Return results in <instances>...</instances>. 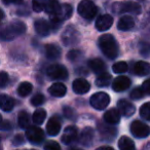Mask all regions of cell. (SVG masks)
Returning a JSON list of instances; mask_svg holds the SVG:
<instances>
[{"label":"cell","mask_w":150,"mask_h":150,"mask_svg":"<svg viewBox=\"0 0 150 150\" xmlns=\"http://www.w3.org/2000/svg\"><path fill=\"white\" fill-rule=\"evenodd\" d=\"M99 46L102 52L110 60H114L118 54V45L111 34H105L99 38Z\"/></svg>","instance_id":"obj_1"},{"label":"cell","mask_w":150,"mask_h":150,"mask_svg":"<svg viewBox=\"0 0 150 150\" xmlns=\"http://www.w3.org/2000/svg\"><path fill=\"white\" fill-rule=\"evenodd\" d=\"M26 32V25L21 21L11 22L7 26L0 29V39L3 41H9L15 39L17 36Z\"/></svg>","instance_id":"obj_2"},{"label":"cell","mask_w":150,"mask_h":150,"mask_svg":"<svg viewBox=\"0 0 150 150\" xmlns=\"http://www.w3.org/2000/svg\"><path fill=\"white\" fill-rule=\"evenodd\" d=\"M78 13L86 20H93L98 13V7L92 0H82L78 4Z\"/></svg>","instance_id":"obj_3"},{"label":"cell","mask_w":150,"mask_h":150,"mask_svg":"<svg viewBox=\"0 0 150 150\" xmlns=\"http://www.w3.org/2000/svg\"><path fill=\"white\" fill-rule=\"evenodd\" d=\"M47 76L52 80H65L68 78V71L64 65L61 64H54L48 67Z\"/></svg>","instance_id":"obj_4"},{"label":"cell","mask_w":150,"mask_h":150,"mask_svg":"<svg viewBox=\"0 0 150 150\" xmlns=\"http://www.w3.org/2000/svg\"><path fill=\"white\" fill-rule=\"evenodd\" d=\"M90 103L97 110H103V109H106V107L110 103V97L106 93L99 92L91 97Z\"/></svg>","instance_id":"obj_5"},{"label":"cell","mask_w":150,"mask_h":150,"mask_svg":"<svg viewBox=\"0 0 150 150\" xmlns=\"http://www.w3.org/2000/svg\"><path fill=\"white\" fill-rule=\"evenodd\" d=\"M113 11L117 13H133V15H139L141 13V6L136 2H121L116 3L113 6Z\"/></svg>","instance_id":"obj_6"},{"label":"cell","mask_w":150,"mask_h":150,"mask_svg":"<svg viewBox=\"0 0 150 150\" xmlns=\"http://www.w3.org/2000/svg\"><path fill=\"white\" fill-rule=\"evenodd\" d=\"M80 39L79 33L73 26H69L65 29L62 34V41L64 45L70 46L73 44H76Z\"/></svg>","instance_id":"obj_7"},{"label":"cell","mask_w":150,"mask_h":150,"mask_svg":"<svg viewBox=\"0 0 150 150\" xmlns=\"http://www.w3.org/2000/svg\"><path fill=\"white\" fill-rule=\"evenodd\" d=\"M131 133L133 134L134 137L142 139V138H146L149 136L150 127L142 121L135 120L131 125Z\"/></svg>","instance_id":"obj_8"},{"label":"cell","mask_w":150,"mask_h":150,"mask_svg":"<svg viewBox=\"0 0 150 150\" xmlns=\"http://www.w3.org/2000/svg\"><path fill=\"white\" fill-rule=\"evenodd\" d=\"M26 137L31 143L40 144L41 142H43L45 136H44V132L40 127H29L26 131Z\"/></svg>","instance_id":"obj_9"},{"label":"cell","mask_w":150,"mask_h":150,"mask_svg":"<svg viewBox=\"0 0 150 150\" xmlns=\"http://www.w3.org/2000/svg\"><path fill=\"white\" fill-rule=\"evenodd\" d=\"M117 108H118L120 114H122L123 116H127V117L132 116L136 111L135 105H134L133 103L129 102V101L125 100V99L118 101V103H117Z\"/></svg>","instance_id":"obj_10"},{"label":"cell","mask_w":150,"mask_h":150,"mask_svg":"<svg viewBox=\"0 0 150 150\" xmlns=\"http://www.w3.org/2000/svg\"><path fill=\"white\" fill-rule=\"evenodd\" d=\"M72 90L74 93L78 95H83L86 94L88 91L91 90V84L88 80L83 79V78H77L75 79L72 83Z\"/></svg>","instance_id":"obj_11"},{"label":"cell","mask_w":150,"mask_h":150,"mask_svg":"<svg viewBox=\"0 0 150 150\" xmlns=\"http://www.w3.org/2000/svg\"><path fill=\"white\" fill-rule=\"evenodd\" d=\"M113 24V18L110 15H102L97 19L96 21V28L98 31L104 32L110 29Z\"/></svg>","instance_id":"obj_12"},{"label":"cell","mask_w":150,"mask_h":150,"mask_svg":"<svg viewBox=\"0 0 150 150\" xmlns=\"http://www.w3.org/2000/svg\"><path fill=\"white\" fill-rule=\"evenodd\" d=\"M131 86V79L127 76H118L115 78L114 81L112 83V90L114 92H123V91L127 90Z\"/></svg>","instance_id":"obj_13"},{"label":"cell","mask_w":150,"mask_h":150,"mask_svg":"<svg viewBox=\"0 0 150 150\" xmlns=\"http://www.w3.org/2000/svg\"><path fill=\"white\" fill-rule=\"evenodd\" d=\"M77 137H78L77 129L75 127H73V125H71V127H68L65 129L64 134L62 136V141L64 144L69 145V144L73 143L75 140L77 139Z\"/></svg>","instance_id":"obj_14"},{"label":"cell","mask_w":150,"mask_h":150,"mask_svg":"<svg viewBox=\"0 0 150 150\" xmlns=\"http://www.w3.org/2000/svg\"><path fill=\"white\" fill-rule=\"evenodd\" d=\"M34 28H35V31L38 35L42 36V37H45L48 34L50 33V24H48L45 20H37L34 24Z\"/></svg>","instance_id":"obj_15"},{"label":"cell","mask_w":150,"mask_h":150,"mask_svg":"<svg viewBox=\"0 0 150 150\" xmlns=\"http://www.w3.org/2000/svg\"><path fill=\"white\" fill-rule=\"evenodd\" d=\"M46 131L50 136H57L61 131V120L58 116H52L46 125Z\"/></svg>","instance_id":"obj_16"},{"label":"cell","mask_w":150,"mask_h":150,"mask_svg":"<svg viewBox=\"0 0 150 150\" xmlns=\"http://www.w3.org/2000/svg\"><path fill=\"white\" fill-rule=\"evenodd\" d=\"M104 120L109 125H117L120 120V112L118 109H109L105 112Z\"/></svg>","instance_id":"obj_17"},{"label":"cell","mask_w":150,"mask_h":150,"mask_svg":"<svg viewBox=\"0 0 150 150\" xmlns=\"http://www.w3.org/2000/svg\"><path fill=\"white\" fill-rule=\"evenodd\" d=\"M48 93L52 95V97H57V98H62L66 95L67 88L65 84L62 82H56V83L52 84L48 88Z\"/></svg>","instance_id":"obj_18"},{"label":"cell","mask_w":150,"mask_h":150,"mask_svg":"<svg viewBox=\"0 0 150 150\" xmlns=\"http://www.w3.org/2000/svg\"><path fill=\"white\" fill-rule=\"evenodd\" d=\"M135 26V21L131 16H123L117 24V28L120 31H129Z\"/></svg>","instance_id":"obj_19"},{"label":"cell","mask_w":150,"mask_h":150,"mask_svg":"<svg viewBox=\"0 0 150 150\" xmlns=\"http://www.w3.org/2000/svg\"><path fill=\"white\" fill-rule=\"evenodd\" d=\"M88 67L90 69L96 74H101V73L106 71V65L101 59H93L88 61Z\"/></svg>","instance_id":"obj_20"},{"label":"cell","mask_w":150,"mask_h":150,"mask_svg":"<svg viewBox=\"0 0 150 150\" xmlns=\"http://www.w3.org/2000/svg\"><path fill=\"white\" fill-rule=\"evenodd\" d=\"M79 140L82 145L86 146V147H88L93 143V140H94V129H91V127H86L80 134Z\"/></svg>","instance_id":"obj_21"},{"label":"cell","mask_w":150,"mask_h":150,"mask_svg":"<svg viewBox=\"0 0 150 150\" xmlns=\"http://www.w3.org/2000/svg\"><path fill=\"white\" fill-rule=\"evenodd\" d=\"M134 72L139 76H145L150 73V64L145 61H139L134 66Z\"/></svg>","instance_id":"obj_22"},{"label":"cell","mask_w":150,"mask_h":150,"mask_svg":"<svg viewBox=\"0 0 150 150\" xmlns=\"http://www.w3.org/2000/svg\"><path fill=\"white\" fill-rule=\"evenodd\" d=\"M72 13H73V8L70 4H62L60 11H58V13H56L54 16H50V17H56L59 20L64 22L65 20L69 19L72 16Z\"/></svg>","instance_id":"obj_23"},{"label":"cell","mask_w":150,"mask_h":150,"mask_svg":"<svg viewBox=\"0 0 150 150\" xmlns=\"http://www.w3.org/2000/svg\"><path fill=\"white\" fill-rule=\"evenodd\" d=\"M44 52H45L46 58L50 60H56L61 57V50L59 46L54 45V44H47L44 47Z\"/></svg>","instance_id":"obj_24"},{"label":"cell","mask_w":150,"mask_h":150,"mask_svg":"<svg viewBox=\"0 0 150 150\" xmlns=\"http://www.w3.org/2000/svg\"><path fill=\"white\" fill-rule=\"evenodd\" d=\"M15 106V101L11 97L6 95H0V109L3 111H11L13 110Z\"/></svg>","instance_id":"obj_25"},{"label":"cell","mask_w":150,"mask_h":150,"mask_svg":"<svg viewBox=\"0 0 150 150\" xmlns=\"http://www.w3.org/2000/svg\"><path fill=\"white\" fill-rule=\"evenodd\" d=\"M60 8H61V4L59 3L58 0H47L45 7H44V11H45V13L47 15L54 16L56 13H58Z\"/></svg>","instance_id":"obj_26"},{"label":"cell","mask_w":150,"mask_h":150,"mask_svg":"<svg viewBox=\"0 0 150 150\" xmlns=\"http://www.w3.org/2000/svg\"><path fill=\"white\" fill-rule=\"evenodd\" d=\"M118 148L121 150H134L136 146L131 138L127 137V136H122L118 141Z\"/></svg>","instance_id":"obj_27"},{"label":"cell","mask_w":150,"mask_h":150,"mask_svg":"<svg viewBox=\"0 0 150 150\" xmlns=\"http://www.w3.org/2000/svg\"><path fill=\"white\" fill-rule=\"evenodd\" d=\"M100 133L102 135L103 138L107 140H111L116 136V129L114 127H108V125H104L102 123H100Z\"/></svg>","instance_id":"obj_28"},{"label":"cell","mask_w":150,"mask_h":150,"mask_svg":"<svg viewBox=\"0 0 150 150\" xmlns=\"http://www.w3.org/2000/svg\"><path fill=\"white\" fill-rule=\"evenodd\" d=\"M18 122L22 129H28L31 123V116L26 111H21L18 115Z\"/></svg>","instance_id":"obj_29"},{"label":"cell","mask_w":150,"mask_h":150,"mask_svg":"<svg viewBox=\"0 0 150 150\" xmlns=\"http://www.w3.org/2000/svg\"><path fill=\"white\" fill-rule=\"evenodd\" d=\"M111 82V75L107 73L106 71L101 74H99L98 78L96 79V84L99 88H106Z\"/></svg>","instance_id":"obj_30"},{"label":"cell","mask_w":150,"mask_h":150,"mask_svg":"<svg viewBox=\"0 0 150 150\" xmlns=\"http://www.w3.org/2000/svg\"><path fill=\"white\" fill-rule=\"evenodd\" d=\"M32 90H33V86H32L30 82L24 81V82H22L19 86V88H18V94L21 97H26L32 92Z\"/></svg>","instance_id":"obj_31"},{"label":"cell","mask_w":150,"mask_h":150,"mask_svg":"<svg viewBox=\"0 0 150 150\" xmlns=\"http://www.w3.org/2000/svg\"><path fill=\"white\" fill-rule=\"evenodd\" d=\"M45 117H46V111L44 109H37L33 113L32 119H33V122L35 125H41V123H43Z\"/></svg>","instance_id":"obj_32"},{"label":"cell","mask_w":150,"mask_h":150,"mask_svg":"<svg viewBox=\"0 0 150 150\" xmlns=\"http://www.w3.org/2000/svg\"><path fill=\"white\" fill-rule=\"evenodd\" d=\"M127 64L125 62H117L112 66V70L116 74H122L127 71Z\"/></svg>","instance_id":"obj_33"},{"label":"cell","mask_w":150,"mask_h":150,"mask_svg":"<svg viewBox=\"0 0 150 150\" xmlns=\"http://www.w3.org/2000/svg\"><path fill=\"white\" fill-rule=\"evenodd\" d=\"M47 0H32V8L35 13H40L44 11Z\"/></svg>","instance_id":"obj_34"},{"label":"cell","mask_w":150,"mask_h":150,"mask_svg":"<svg viewBox=\"0 0 150 150\" xmlns=\"http://www.w3.org/2000/svg\"><path fill=\"white\" fill-rule=\"evenodd\" d=\"M140 115L146 120H150V102L144 103L140 108Z\"/></svg>","instance_id":"obj_35"},{"label":"cell","mask_w":150,"mask_h":150,"mask_svg":"<svg viewBox=\"0 0 150 150\" xmlns=\"http://www.w3.org/2000/svg\"><path fill=\"white\" fill-rule=\"evenodd\" d=\"M44 101H45V98H44L43 95L41 94H37L35 95V96L33 97V98L31 99V104L33 105V106H40V105H42L44 103Z\"/></svg>","instance_id":"obj_36"},{"label":"cell","mask_w":150,"mask_h":150,"mask_svg":"<svg viewBox=\"0 0 150 150\" xmlns=\"http://www.w3.org/2000/svg\"><path fill=\"white\" fill-rule=\"evenodd\" d=\"M144 95H145V93H144V91L142 90V88H135V90L132 91L129 97H131V99H133V100H138V99L143 98Z\"/></svg>","instance_id":"obj_37"},{"label":"cell","mask_w":150,"mask_h":150,"mask_svg":"<svg viewBox=\"0 0 150 150\" xmlns=\"http://www.w3.org/2000/svg\"><path fill=\"white\" fill-rule=\"evenodd\" d=\"M8 80H9V76L6 72L4 71H1L0 72V88H3L6 86V84L8 83Z\"/></svg>","instance_id":"obj_38"},{"label":"cell","mask_w":150,"mask_h":150,"mask_svg":"<svg viewBox=\"0 0 150 150\" xmlns=\"http://www.w3.org/2000/svg\"><path fill=\"white\" fill-rule=\"evenodd\" d=\"M81 57V52L79 50H70L67 54V58L69 59L70 61H77L78 59Z\"/></svg>","instance_id":"obj_39"},{"label":"cell","mask_w":150,"mask_h":150,"mask_svg":"<svg viewBox=\"0 0 150 150\" xmlns=\"http://www.w3.org/2000/svg\"><path fill=\"white\" fill-rule=\"evenodd\" d=\"M44 149L45 150H60L61 146L56 141H48L47 143L44 145Z\"/></svg>","instance_id":"obj_40"},{"label":"cell","mask_w":150,"mask_h":150,"mask_svg":"<svg viewBox=\"0 0 150 150\" xmlns=\"http://www.w3.org/2000/svg\"><path fill=\"white\" fill-rule=\"evenodd\" d=\"M64 114H65V116L67 117L68 119H75V116H76V114H75V111L73 110L71 107H68V106H66V107H64Z\"/></svg>","instance_id":"obj_41"},{"label":"cell","mask_w":150,"mask_h":150,"mask_svg":"<svg viewBox=\"0 0 150 150\" xmlns=\"http://www.w3.org/2000/svg\"><path fill=\"white\" fill-rule=\"evenodd\" d=\"M142 90L144 91V93L147 95H150V79H147L145 80V81L143 82V84H142Z\"/></svg>","instance_id":"obj_42"},{"label":"cell","mask_w":150,"mask_h":150,"mask_svg":"<svg viewBox=\"0 0 150 150\" xmlns=\"http://www.w3.org/2000/svg\"><path fill=\"white\" fill-rule=\"evenodd\" d=\"M11 129V123L9 121H1L0 122V129L1 131H7Z\"/></svg>","instance_id":"obj_43"},{"label":"cell","mask_w":150,"mask_h":150,"mask_svg":"<svg viewBox=\"0 0 150 150\" xmlns=\"http://www.w3.org/2000/svg\"><path fill=\"white\" fill-rule=\"evenodd\" d=\"M24 143V137L21 135H18L15 137V139H13V144L15 145H21V144Z\"/></svg>","instance_id":"obj_44"},{"label":"cell","mask_w":150,"mask_h":150,"mask_svg":"<svg viewBox=\"0 0 150 150\" xmlns=\"http://www.w3.org/2000/svg\"><path fill=\"white\" fill-rule=\"evenodd\" d=\"M5 4H15V3H19L21 2L22 0H2Z\"/></svg>","instance_id":"obj_45"},{"label":"cell","mask_w":150,"mask_h":150,"mask_svg":"<svg viewBox=\"0 0 150 150\" xmlns=\"http://www.w3.org/2000/svg\"><path fill=\"white\" fill-rule=\"evenodd\" d=\"M3 19H4V13L2 9H0V21H2Z\"/></svg>","instance_id":"obj_46"},{"label":"cell","mask_w":150,"mask_h":150,"mask_svg":"<svg viewBox=\"0 0 150 150\" xmlns=\"http://www.w3.org/2000/svg\"><path fill=\"white\" fill-rule=\"evenodd\" d=\"M99 149H105V150H113L112 147H106V146H103V147H100Z\"/></svg>","instance_id":"obj_47"},{"label":"cell","mask_w":150,"mask_h":150,"mask_svg":"<svg viewBox=\"0 0 150 150\" xmlns=\"http://www.w3.org/2000/svg\"><path fill=\"white\" fill-rule=\"evenodd\" d=\"M2 121V117H1V115H0V122Z\"/></svg>","instance_id":"obj_48"}]
</instances>
